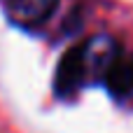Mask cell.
Here are the masks:
<instances>
[{"instance_id":"1","label":"cell","mask_w":133,"mask_h":133,"mask_svg":"<svg viewBox=\"0 0 133 133\" xmlns=\"http://www.w3.org/2000/svg\"><path fill=\"white\" fill-rule=\"evenodd\" d=\"M119 56L122 44L108 33L82 40L61 56L54 75V94L58 98H72L84 87L103 84L105 72Z\"/></svg>"},{"instance_id":"2","label":"cell","mask_w":133,"mask_h":133,"mask_svg":"<svg viewBox=\"0 0 133 133\" xmlns=\"http://www.w3.org/2000/svg\"><path fill=\"white\" fill-rule=\"evenodd\" d=\"M58 2L61 0H0V7L7 19L19 28L35 30L54 16Z\"/></svg>"},{"instance_id":"3","label":"cell","mask_w":133,"mask_h":133,"mask_svg":"<svg viewBox=\"0 0 133 133\" xmlns=\"http://www.w3.org/2000/svg\"><path fill=\"white\" fill-rule=\"evenodd\" d=\"M105 91L115 101H126L133 96V58L119 56L103 77Z\"/></svg>"}]
</instances>
